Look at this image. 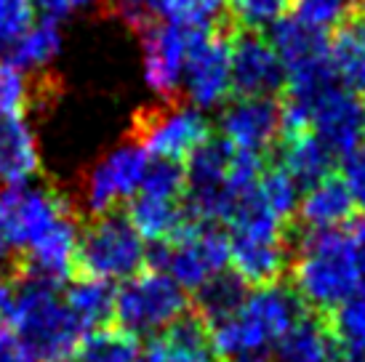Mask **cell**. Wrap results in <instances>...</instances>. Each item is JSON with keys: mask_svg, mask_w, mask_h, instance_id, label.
Returning <instances> with one entry per match:
<instances>
[{"mask_svg": "<svg viewBox=\"0 0 365 362\" xmlns=\"http://www.w3.org/2000/svg\"><path fill=\"white\" fill-rule=\"evenodd\" d=\"M192 304L179 282L168 277L163 269L144 267L133 277L123 282L115 291V317L123 328L142 333H158L165 325H171L179 314H184Z\"/></svg>", "mask_w": 365, "mask_h": 362, "instance_id": "5", "label": "cell"}, {"mask_svg": "<svg viewBox=\"0 0 365 362\" xmlns=\"http://www.w3.org/2000/svg\"><path fill=\"white\" fill-rule=\"evenodd\" d=\"M232 30V24L224 19L219 24L203 27L190 46L182 78L187 86V96L197 107H213L232 96V67H230Z\"/></svg>", "mask_w": 365, "mask_h": 362, "instance_id": "9", "label": "cell"}, {"mask_svg": "<svg viewBox=\"0 0 365 362\" xmlns=\"http://www.w3.org/2000/svg\"><path fill=\"white\" fill-rule=\"evenodd\" d=\"M142 343L139 336L118 322H104L83 333L72 362H139Z\"/></svg>", "mask_w": 365, "mask_h": 362, "instance_id": "21", "label": "cell"}, {"mask_svg": "<svg viewBox=\"0 0 365 362\" xmlns=\"http://www.w3.org/2000/svg\"><path fill=\"white\" fill-rule=\"evenodd\" d=\"M331 64L336 78L357 96H365V11L339 24L331 41Z\"/></svg>", "mask_w": 365, "mask_h": 362, "instance_id": "20", "label": "cell"}, {"mask_svg": "<svg viewBox=\"0 0 365 362\" xmlns=\"http://www.w3.org/2000/svg\"><path fill=\"white\" fill-rule=\"evenodd\" d=\"M341 354H365V285L336 309L325 312Z\"/></svg>", "mask_w": 365, "mask_h": 362, "instance_id": "25", "label": "cell"}, {"mask_svg": "<svg viewBox=\"0 0 365 362\" xmlns=\"http://www.w3.org/2000/svg\"><path fill=\"white\" fill-rule=\"evenodd\" d=\"M245 296H248V285H245L232 269L230 272L224 269V272H219V274H213L211 280L195 291L192 306L205 317L208 328H213V325H219V322L230 320V317L240 309V304L245 301Z\"/></svg>", "mask_w": 365, "mask_h": 362, "instance_id": "23", "label": "cell"}, {"mask_svg": "<svg viewBox=\"0 0 365 362\" xmlns=\"http://www.w3.org/2000/svg\"><path fill=\"white\" fill-rule=\"evenodd\" d=\"M363 141H365V112H363Z\"/></svg>", "mask_w": 365, "mask_h": 362, "instance_id": "36", "label": "cell"}, {"mask_svg": "<svg viewBox=\"0 0 365 362\" xmlns=\"http://www.w3.org/2000/svg\"><path fill=\"white\" fill-rule=\"evenodd\" d=\"M41 173L43 160L30 125L19 118L0 120V184L19 187Z\"/></svg>", "mask_w": 365, "mask_h": 362, "instance_id": "19", "label": "cell"}, {"mask_svg": "<svg viewBox=\"0 0 365 362\" xmlns=\"http://www.w3.org/2000/svg\"><path fill=\"white\" fill-rule=\"evenodd\" d=\"M200 30L203 27L176 24V21H165L158 19V16H144L133 24V32L139 35L144 48L147 83L160 93L163 99H179L184 61H187L190 46L200 35Z\"/></svg>", "mask_w": 365, "mask_h": 362, "instance_id": "8", "label": "cell"}, {"mask_svg": "<svg viewBox=\"0 0 365 362\" xmlns=\"http://www.w3.org/2000/svg\"><path fill=\"white\" fill-rule=\"evenodd\" d=\"M61 48V30L59 19L53 16H43L35 21L30 30L21 35L6 53V59L14 61L16 67H43L59 53Z\"/></svg>", "mask_w": 365, "mask_h": 362, "instance_id": "24", "label": "cell"}, {"mask_svg": "<svg viewBox=\"0 0 365 362\" xmlns=\"http://www.w3.org/2000/svg\"><path fill=\"white\" fill-rule=\"evenodd\" d=\"M222 136L232 147L254 155H274L280 139V96L237 99L222 112Z\"/></svg>", "mask_w": 365, "mask_h": 362, "instance_id": "13", "label": "cell"}, {"mask_svg": "<svg viewBox=\"0 0 365 362\" xmlns=\"http://www.w3.org/2000/svg\"><path fill=\"white\" fill-rule=\"evenodd\" d=\"M208 136H211L208 120L197 110L187 107L182 99H165V104L136 110L128 131V139L136 141L150 157L182 162Z\"/></svg>", "mask_w": 365, "mask_h": 362, "instance_id": "6", "label": "cell"}, {"mask_svg": "<svg viewBox=\"0 0 365 362\" xmlns=\"http://www.w3.org/2000/svg\"><path fill=\"white\" fill-rule=\"evenodd\" d=\"M344 176L349 192L355 195V202L360 205V211H365V144H360L357 150L344 155Z\"/></svg>", "mask_w": 365, "mask_h": 362, "instance_id": "31", "label": "cell"}, {"mask_svg": "<svg viewBox=\"0 0 365 362\" xmlns=\"http://www.w3.org/2000/svg\"><path fill=\"white\" fill-rule=\"evenodd\" d=\"M274 150H277V155H269V157L280 162L285 171L291 173V179L304 190L325 179L328 173H334L336 152L314 131L280 136Z\"/></svg>", "mask_w": 365, "mask_h": 362, "instance_id": "17", "label": "cell"}, {"mask_svg": "<svg viewBox=\"0 0 365 362\" xmlns=\"http://www.w3.org/2000/svg\"><path fill=\"white\" fill-rule=\"evenodd\" d=\"M123 213L131 222L133 229L142 234V240L150 242L171 240L173 234L192 219L187 213L184 200L155 197V195H147V192H133L131 197L125 200V205H123Z\"/></svg>", "mask_w": 365, "mask_h": 362, "instance_id": "18", "label": "cell"}, {"mask_svg": "<svg viewBox=\"0 0 365 362\" xmlns=\"http://www.w3.org/2000/svg\"><path fill=\"white\" fill-rule=\"evenodd\" d=\"M91 3H96V0H32V6H38L46 16H53V19H59V16L72 14L78 9H86Z\"/></svg>", "mask_w": 365, "mask_h": 362, "instance_id": "32", "label": "cell"}, {"mask_svg": "<svg viewBox=\"0 0 365 362\" xmlns=\"http://www.w3.org/2000/svg\"><path fill=\"white\" fill-rule=\"evenodd\" d=\"M294 9V0H224L227 21L235 30H259L283 19Z\"/></svg>", "mask_w": 365, "mask_h": 362, "instance_id": "27", "label": "cell"}, {"mask_svg": "<svg viewBox=\"0 0 365 362\" xmlns=\"http://www.w3.org/2000/svg\"><path fill=\"white\" fill-rule=\"evenodd\" d=\"M304 312V301L291 288V282L256 288V293L245 296L230 320L211 328L213 346L219 357L245 349H269V343L277 341Z\"/></svg>", "mask_w": 365, "mask_h": 362, "instance_id": "3", "label": "cell"}, {"mask_svg": "<svg viewBox=\"0 0 365 362\" xmlns=\"http://www.w3.org/2000/svg\"><path fill=\"white\" fill-rule=\"evenodd\" d=\"M115 285L102 277H78L61 285V296L86 331L112 322L115 317Z\"/></svg>", "mask_w": 365, "mask_h": 362, "instance_id": "22", "label": "cell"}, {"mask_svg": "<svg viewBox=\"0 0 365 362\" xmlns=\"http://www.w3.org/2000/svg\"><path fill=\"white\" fill-rule=\"evenodd\" d=\"M147 165H150V155L131 139L128 144L104 155L96 165H91L83 176V197H86L88 216L123 208L125 200L139 190Z\"/></svg>", "mask_w": 365, "mask_h": 362, "instance_id": "10", "label": "cell"}, {"mask_svg": "<svg viewBox=\"0 0 365 362\" xmlns=\"http://www.w3.org/2000/svg\"><path fill=\"white\" fill-rule=\"evenodd\" d=\"M144 9L158 19L195 27H208L227 19L224 0H144Z\"/></svg>", "mask_w": 365, "mask_h": 362, "instance_id": "26", "label": "cell"}, {"mask_svg": "<svg viewBox=\"0 0 365 362\" xmlns=\"http://www.w3.org/2000/svg\"><path fill=\"white\" fill-rule=\"evenodd\" d=\"M9 274L11 291L3 309V320L24 349L38 362H67L83 338V322L72 314L61 296V285L43 277Z\"/></svg>", "mask_w": 365, "mask_h": 362, "instance_id": "2", "label": "cell"}, {"mask_svg": "<svg viewBox=\"0 0 365 362\" xmlns=\"http://www.w3.org/2000/svg\"><path fill=\"white\" fill-rule=\"evenodd\" d=\"M61 93V81L56 75H24L14 61L0 59V120L19 118L30 110L51 107Z\"/></svg>", "mask_w": 365, "mask_h": 362, "instance_id": "16", "label": "cell"}, {"mask_svg": "<svg viewBox=\"0 0 365 362\" xmlns=\"http://www.w3.org/2000/svg\"><path fill=\"white\" fill-rule=\"evenodd\" d=\"M336 362H365V354H339Z\"/></svg>", "mask_w": 365, "mask_h": 362, "instance_id": "35", "label": "cell"}, {"mask_svg": "<svg viewBox=\"0 0 365 362\" xmlns=\"http://www.w3.org/2000/svg\"><path fill=\"white\" fill-rule=\"evenodd\" d=\"M357 213L365 211H360L344 176L334 171L317 184L307 187L304 197L296 208V224L302 229H336V227H346Z\"/></svg>", "mask_w": 365, "mask_h": 362, "instance_id": "15", "label": "cell"}, {"mask_svg": "<svg viewBox=\"0 0 365 362\" xmlns=\"http://www.w3.org/2000/svg\"><path fill=\"white\" fill-rule=\"evenodd\" d=\"M35 24L32 0H0V51H9Z\"/></svg>", "mask_w": 365, "mask_h": 362, "instance_id": "30", "label": "cell"}, {"mask_svg": "<svg viewBox=\"0 0 365 362\" xmlns=\"http://www.w3.org/2000/svg\"><path fill=\"white\" fill-rule=\"evenodd\" d=\"M360 11H365V0H294L296 16L317 30H336Z\"/></svg>", "mask_w": 365, "mask_h": 362, "instance_id": "28", "label": "cell"}, {"mask_svg": "<svg viewBox=\"0 0 365 362\" xmlns=\"http://www.w3.org/2000/svg\"><path fill=\"white\" fill-rule=\"evenodd\" d=\"M139 362H219L205 317L195 306L150 338Z\"/></svg>", "mask_w": 365, "mask_h": 362, "instance_id": "14", "label": "cell"}, {"mask_svg": "<svg viewBox=\"0 0 365 362\" xmlns=\"http://www.w3.org/2000/svg\"><path fill=\"white\" fill-rule=\"evenodd\" d=\"M144 267H147V248L142 234L125 219L123 208L83 216L78 227L72 280L78 277L128 280Z\"/></svg>", "mask_w": 365, "mask_h": 362, "instance_id": "4", "label": "cell"}, {"mask_svg": "<svg viewBox=\"0 0 365 362\" xmlns=\"http://www.w3.org/2000/svg\"><path fill=\"white\" fill-rule=\"evenodd\" d=\"M9 251H11V242H9V237H6L3 227H0V262H6V259H9Z\"/></svg>", "mask_w": 365, "mask_h": 362, "instance_id": "34", "label": "cell"}, {"mask_svg": "<svg viewBox=\"0 0 365 362\" xmlns=\"http://www.w3.org/2000/svg\"><path fill=\"white\" fill-rule=\"evenodd\" d=\"M309 128L336 152L349 155L363 144L365 101L355 90L328 86L309 99Z\"/></svg>", "mask_w": 365, "mask_h": 362, "instance_id": "12", "label": "cell"}, {"mask_svg": "<svg viewBox=\"0 0 365 362\" xmlns=\"http://www.w3.org/2000/svg\"><path fill=\"white\" fill-rule=\"evenodd\" d=\"M230 67H232V96L259 99L280 96L285 88V67L269 38L259 30H232L230 38Z\"/></svg>", "mask_w": 365, "mask_h": 362, "instance_id": "11", "label": "cell"}, {"mask_svg": "<svg viewBox=\"0 0 365 362\" xmlns=\"http://www.w3.org/2000/svg\"><path fill=\"white\" fill-rule=\"evenodd\" d=\"M136 192H147V195L168 197V200H184V195H187V168H184V162L155 157L153 165H147L142 184Z\"/></svg>", "mask_w": 365, "mask_h": 362, "instance_id": "29", "label": "cell"}, {"mask_svg": "<svg viewBox=\"0 0 365 362\" xmlns=\"http://www.w3.org/2000/svg\"><path fill=\"white\" fill-rule=\"evenodd\" d=\"M219 362H272V352L269 349H245V352L219 357Z\"/></svg>", "mask_w": 365, "mask_h": 362, "instance_id": "33", "label": "cell"}, {"mask_svg": "<svg viewBox=\"0 0 365 362\" xmlns=\"http://www.w3.org/2000/svg\"><path fill=\"white\" fill-rule=\"evenodd\" d=\"M64 219H81V213L56 181L38 187L19 184L0 192V227L16 251L27 248Z\"/></svg>", "mask_w": 365, "mask_h": 362, "instance_id": "7", "label": "cell"}, {"mask_svg": "<svg viewBox=\"0 0 365 362\" xmlns=\"http://www.w3.org/2000/svg\"><path fill=\"white\" fill-rule=\"evenodd\" d=\"M285 277L307 309L323 314L336 309L365 285L352 232L302 229L294 219V259Z\"/></svg>", "mask_w": 365, "mask_h": 362, "instance_id": "1", "label": "cell"}]
</instances>
